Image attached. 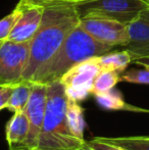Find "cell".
<instances>
[{
    "label": "cell",
    "instance_id": "4",
    "mask_svg": "<svg viewBox=\"0 0 149 150\" xmlns=\"http://www.w3.org/2000/svg\"><path fill=\"white\" fill-rule=\"evenodd\" d=\"M74 5L80 18L96 16L127 25L147 7L141 0H83Z\"/></svg>",
    "mask_w": 149,
    "mask_h": 150
},
{
    "label": "cell",
    "instance_id": "5",
    "mask_svg": "<svg viewBox=\"0 0 149 150\" xmlns=\"http://www.w3.org/2000/svg\"><path fill=\"white\" fill-rule=\"evenodd\" d=\"M30 42H2L0 46V86H16L23 82L29 58Z\"/></svg>",
    "mask_w": 149,
    "mask_h": 150
},
{
    "label": "cell",
    "instance_id": "25",
    "mask_svg": "<svg viewBox=\"0 0 149 150\" xmlns=\"http://www.w3.org/2000/svg\"><path fill=\"white\" fill-rule=\"evenodd\" d=\"M76 150H92L91 148H89V147H87L85 144H84V146L83 147H81V148H79V149H76Z\"/></svg>",
    "mask_w": 149,
    "mask_h": 150
},
{
    "label": "cell",
    "instance_id": "10",
    "mask_svg": "<svg viewBox=\"0 0 149 150\" xmlns=\"http://www.w3.org/2000/svg\"><path fill=\"white\" fill-rule=\"evenodd\" d=\"M16 5L20 8V16L6 40L16 43L30 42L41 25L45 7L26 3L22 0Z\"/></svg>",
    "mask_w": 149,
    "mask_h": 150
},
{
    "label": "cell",
    "instance_id": "20",
    "mask_svg": "<svg viewBox=\"0 0 149 150\" xmlns=\"http://www.w3.org/2000/svg\"><path fill=\"white\" fill-rule=\"evenodd\" d=\"M85 145L92 150H127L124 149L121 147L115 146V145L108 144V143H104L101 141H98L96 139H92L90 141H85Z\"/></svg>",
    "mask_w": 149,
    "mask_h": 150
},
{
    "label": "cell",
    "instance_id": "11",
    "mask_svg": "<svg viewBox=\"0 0 149 150\" xmlns=\"http://www.w3.org/2000/svg\"><path fill=\"white\" fill-rule=\"evenodd\" d=\"M5 134L9 150H25V143L29 134V120L26 110L13 113L6 125Z\"/></svg>",
    "mask_w": 149,
    "mask_h": 150
},
{
    "label": "cell",
    "instance_id": "26",
    "mask_svg": "<svg viewBox=\"0 0 149 150\" xmlns=\"http://www.w3.org/2000/svg\"><path fill=\"white\" fill-rule=\"evenodd\" d=\"M142 2H144V3L147 5V7H149V0H141Z\"/></svg>",
    "mask_w": 149,
    "mask_h": 150
},
{
    "label": "cell",
    "instance_id": "13",
    "mask_svg": "<svg viewBox=\"0 0 149 150\" xmlns=\"http://www.w3.org/2000/svg\"><path fill=\"white\" fill-rule=\"evenodd\" d=\"M66 117L71 133L77 139L85 142L84 132L86 128V122L84 117V108L80 105L79 101H76L68 97Z\"/></svg>",
    "mask_w": 149,
    "mask_h": 150
},
{
    "label": "cell",
    "instance_id": "3",
    "mask_svg": "<svg viewBox=\"0 0 149 150\" xmlns=\"http://www.w3.org/2000/svg\"><path fill=\"white\" fill-rule=\"evenodd\" d=\"M66 100V89L59 80L47 84L45 117L37 150H76L84 146L85 142L76 138L68 128Z\"/></svg>",
    "mask_w": 149,
    "mask_h": 150
},
{
    "label": "cell",
    "instance_id": "19",
    "mask_svg": "<svg viewBox=\"0 0 149 150\" xmlns=\"http://www.w3.org/2000/svg\"><path fill=\"white\" fill-rule=\"evenodd\" d=\"M20 16V8L16 5L14 9L0 20V41H5L11 33L16 21Z\"/></svg>",
    "mask_w": 149,
    "mask_h": 150
},
{
    "label": "cell",
    "instance_id": "8",
    "mask_svg": "<svg viewBox=\"0 0 149 150\" xmlns=\"http://www.w3.org/2000/svg\"><path fill=\"white\" fill-rule=\"evenodd\" d=\"M46 100L47 84L32 82L31 95L25 109L29 120V134L25 143V150H37L45 117Z\"/></svg>",
    "mask_w": 149,
    "mask_h": 150
},
{
    "label": "cell",
    "instance_id": "16",
    "mask_svg": "<svg viewBox=\"0 0 149 150\" xmlns=\"http://www.w3.org/2000/svg\"><path fill=\"white\" fill-rule=\"evenodd\" d=\"M31 88H32V82L29 81H23L18 85L13 86L11 96L5 108L13 112L25 110L30 98Z\"/></svg>",
    "mask_w": 149,
    "mask_h": 150
},
{
    "label": "cell",
    "instance_id": "21",
    "mask_svg": "<svg viewBox=\"0 0 149 150\" xmlns=\"http://www.w3.org/2000/svg\"><path fill=\"white\" fill-rule=\"evenodd\" d=\"M13 86H0V110L4 109L11 96Z\"/></svg>",
    "mask_w": 149,
    "mask_h": 150
},
{
    "label": "cell",
    "instance_id": "18",
    "mask_svg": "<svg viewBox=\"0 0 149 150\" xmlns=\"http://www.w3.org/2000/svg\"><path fill=\"white\" fill-rule=\"evenodd\" d=\"M121 82L149 85V69H131L121 75Z\"/></svg>",
    "mask_w": 149,
    "mask_h": 150
},
{
    "label": "cell",
    "instance_id": "2",
    "mask_svg": "<svg viewBox=\"0 0 149 150\" xmlns=\"http://www.w3.org/2000/svg\"><path fill=\"white\" fill-rule=\"evenodd\" d=\"M112 47L92 38L80 26L68 36L56 53L36 73L31 82L49 84L60 78L77 63L112 51Z\"/></svg>",
    "mask_w": 149,
    "mask_h": 150
},
{
    "label": "cell",
    "instance_id": "14",
    "mask_svg": "<svg viewBox=\"0 0 149 150\" xmlns=\"http://www.w3.org/2000/svg\"><path fill=\"white\" fill-rule=\"evenodd\" d=\"M95 59L101 69L117 71L119 74H123L132 62L131 55L125 49L121 51H109L102 55L95 56Z\"/></svg>",
    "mask_w": 149,
    "mask_h": 150
},
{
    "label": "cell",
    "instance_id": "1",
    "mask_svg": "<svg viewBox=\"0 0 149 150\" xmlns=\"http://www.w3.org/2000/svg\"><path fill=\"white\" fill-rule=\"evenodd\" d=\"M79 23L80 16L73 3L59 2L44 8L41 25L30 41L23 81H32L37 71L51 59L68 36L79 26Z\"/></svg>",
    "mask_w": 149,
    "mask_h": 150
},
{
    "label": "cell",
    "instance_id": "12",
    "mask_svg": "<svg viewBox=\"0 0 149 150\" xmlns=\"http://www.w3.org/2000/svg\"><path fill=\"white\" fill-rule=\"evenodd\" d=\"M98 105L101 108L106 110H124V111H134V112H148L149 109L142 107L134 106L127 103L124 99V96L119 90L112 89L107 92L99 93L94 95Z\"/></svg>",
    "mask_w": 149,
    "mask_h": 150
},
{
    "label": "cell",
    "instance_id": "22",
    "mask_svg": "<svg viewBox=\"0 0 149 150\" xmlns=\"http://www.w3.org/2000/svg\"><path fill=\"white\" fill-rule=\"evenodd\" d=\"M22 1L29 4H33V5L41 6V7H46V6L52 5V4L59 3V2H66V0H22Z\"/></svg>",
    "mask_w": 149,
    "mask_h": 150
},
{
    "label": "cell",
    "instance_id": "23",
    "mask_svg": "<svg viewBox=\"0 0 149 150\" xmlns=\"http://www.w3.org/2000/svg\"><path fill=\"white\" fill-rule=\"evenodd\" d=\"M133 63L137 65H140V67H146V69H149V57H145V58H140V59L135 60Z\"/></svg>",
    "mask_w": 149,
    "mask_h": 150
},
{
    "label": "cell",
    "instance_id": "17",
    "mask_svg": "<svg viewBox=\"0 0 149 150\" xmlns=\"http://www.w3.org/2000/svg\"><path fill=\"white\" fill-rule=\"evenodd\" d=\"M119 82H121V74L119 73L107 71V69H101L94 80L91 94L96 95L99 93L107 92V91L113 89Z\"/></svg>",
    "mask_w": 149,
    "mask_h": 150
},
{
    "label": "cell",
    "instance_id": "24",
    "mask_svg": "<svg viewBox=\"0 0 149 150\" xmlns=\"http://www.w3.org/2000/svg\"><path fill=\"white\" fill-rule=\"evenodd\" d=\"M66 1L68 2V3L76 4V3H78V2H80V1H83V0H66Z\"/></svg>",
    "mask_w": 149,
    "mask_h": 150
},
{
    "label": "cell",
    "instance_id": "9",
    "mask_svg": "<svg viewBox=\"0 0 149 150\" xmlns=\"http://www.w3.org/2000/svg\"><path fill=\"white\" fill-rule=\"evenodd\" d=\"M127 26L129 38L124 49L131 55L132 62L149 57V7L144 8Z\"/></svg>",
    "mask_w": 149,
    "mask_h": 150
},
{
    "label": "cell",
    "instance_id": "15",
    "mask_svg": "<svg viewBox=\"0 0 149 150\" xmlns=\"http://www.w3.org/2000/svg\"><path fill=\"white\" fill-rule=\"evenodd\" d=\"M94 139L115 145L127 150H149V136L130 137H95Z\"/></svg>",
    "mask_w": 149,
    "mask_h": 150
},
{
    "label": "cell",
    "instance_id": "6",
    "mask_svg": "<svg viewBox=\"0 0 149 150\" xmlns=\"http://www.w3.org/2000/svg\"><path fill=\"white\" fill-rule=\"evenodd\" d=\"M101 71L95 56L81 61L70 69L59 81L66 89V96L76 101H82L91 94L96 76Z\"/></svg>",
    "mask_w": 149,
    "mask_h": 150
},
{
    "label": "cell",
    "instance_id": "27",
    "mask_svg": "<svg viewBox=\"0 0 149 150\" xmlns=\"http://www.w3.org/2000/svg\"><path fill=\"white\" fill-rule=\"evenodd\" d=\"M2 42H3V41H0V46H1V44H2Z\"/></svg>",
    "mask_w": 149,
    "mask_h": 150
},
{
    "label": "cell",
    "instance_id": "7",
    "mask_svg": "<svg viewBox=\"0 0 149 150\" xmlns=\"http://www.w3.org/2000/svg\"><path fill=\"white\" fill-rule=\"evenodd\" d=\"M79 26L98 42L112 48L117 46L124 48L128 43V26L124 23L90 16L80 18Z\"/></svg>",
    "mask_w": 149,
    "mask_h": 150
}]
</instances>
